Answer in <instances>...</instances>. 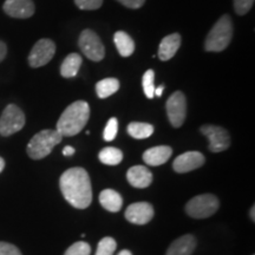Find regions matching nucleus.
I'll use <instances>...</instances> for the list:
<instances>
[{"label":"nucleus","mask_w":255,"mask_h":255,"mask_svg":"<svg viewBox=\"0 0 255 255\" xmlns=\"http://www.w3.org/2000/svg\"><path fill=\"white\" fill-rule=\"evenodd\" d=\"M60 190L72 207L85 209L92 201L91 181L83 168H70L62 174L59 180Z\"/></svg>","instance_id":"obj_1"},{"label":"nucleus","mask_w":255,"mask_h":255,"mask_svg":"<svg viewBox=\"0 0 255 255\" xmlns=\"http://www.w3.org/2000/svg\"><path fill=\"white\" fill-rule=\"evenodd\" d=\"M90 119V107L87 102L77 101L69 105L57 122V131L63 137L77 135Z\"/></svg>","instance_id":"obj_2"},{"label":"nucleus","mask_w":255,"mask_h":255,"mask_svg":"<svg viewBox=\"0 0 255 255\" xmlns=\"http://www.w3.org/2000/svg\"><path fill=\"white\" fill-rule=\"evenodd\" d=\"M233 23L228 14L222 15L216 21L205 41V50L208 52H221L232 41Z\"/></svg>","instance_id":"obj_3"},{"label":"nucleus","mask_w":255,"mask_h":255,"mask_svg":"<svg viewBox=\"0 0 255 255\" xmlns=\"http://www.w3.org/2000/svg\"><path fill=\"white\" fill-rule=\"evenodd\" d=\"M63 136L57 130H41L28 142L26 151L32 159H41L51 154L52 149L62 142Z\"/></svg>","instance_id":"obj_4"},{"label":"nucleus","mask_w":255,"mask_h":255,"mask_svg":"<svg viewBox=\"0 0 255 255\" xmlns=\"http://www.w3.org/2000/svg\"><path fill=\"white\" fill-rule=\"evenodd\" d=\"M219 199L212 194H203L193 197L186 206L187 214L194 219H207L219 209Z\"/></svg>","instance_id":"obj_5"},{"label":"nucleus","mask_w":255,"mask_h":255,"mask_svg":"<svg viewBox=\"0 0 255 255\" xmlns=\"http://www.w3.org/2000/svg\"><path fill=\"white\" fill-rule=\"evenodd\" d=\"M25 126V115L20 108L8 104L0 116V135L11 136L20 131Z\"/></svg>","instance_id":"obj_6"},{"label":"nucleus","mask_w":255,"mask_h":255,"mask_svg":"<svg viewBox=\"0 0 255 255\" xmlns=\"http://www.w3.org/2000/svg\"><path fill=\"white\" fill-rule=\"evenodd\" d=\"M78 45L84 56L92 62H101L105 56V47L101 38L92 30H84L78 39Z\"/></svg>","instance_id":"obj_7"},{"label":"nucleus","mask_w":255,"mask_h":255,"mask_svg":"<svg viewBox=\"0 0 255 255\" xmlns=\"http://www.w3.org/2000/svg\"><path fill=\"white\" fill-rule=\"evenodd\" d=\"M56 53V44L51 39L38 40L34 46L32 47L30 55H28V64L31 68H40L46 65Z\"/></svg>","instance_id":"obj_8"},{"label":"nucleus","mask_w":255,"mask_h":255,"mask_svg":"<svg viewBox=\"0 0 255 255\" xmlns=\"http://www.w3.org/2000/svg\"><path fill=\"white\" fill-rule=\"evenodd\" d=\"M167 115L174 128H180L187 116V101L183 92H174L167 101Z\"/></svg>","instance_id":"obj_9"},{"label":"nucleus","mask_w":255,"mask_h":255,"mask_svg":"<svg viewBox=\"0 0 255 255\" xmlns=\"http://www.w3.org/2000/svg\"><path fill=\"white\" fill-rule=\"evenodd\" d=\"M201 132L205 135L209 141V150L213 152H221L227 150L231 145V136L228 131L218 126H207L201 127Z\"/></svg>","instance_id":"obj_10"},{"label":"nucleus","mask_w":255,"mask_h":255,"mask_svg":"<svg viewBox=\"0 0 255 255\" xmlns=\"http://www.w3.org/2000/svg\"><path fill=\"white\" fill-rule=\"evenodd\" d=\"M154 218V208L148 202H136L128 207L126 219L133 225H146Z\"/></svg>","instance_id":"obj_11"},{"label":"nucleus","mask_w":255,"mask_h":255,"mask_svg":"<svg viewBox=\"0 0 255 255\" xmlns=\"http://www.w3.org/2000/svg\"><path fill=\"white\" fill-rule=\"evenodd\" d=\"M205 164V156L199 151H188L175 158L173 168L176 173L184 174L202 167Z\"/></svg>","instance_id":"obj_12"},{"label":"nucleus","mask_w":255,"mask_h":255,"mask_svg":"<svg viewBox=\"0 0 255 255\" xmlns=\"http://www.w3.org/2000/svg\"><path fill=\"white\" fill-rule=\"evenodd\" d=\"M4 12L12 18L26 19L34 13V4L32 0H6Z\"/></svg>","instance_id":"obj_13"},{"label":"nucleus","mask_w":255,"mask_h":255,"mask_svg":"<svg viewBox=\"0 0 255 255\" xmlns=\"http://www.w3.org/2000/svg\"><path fill=\"white\" fill-rule=\"evenodd\" d=\"M127 178L132 187L143 189V188L149 187L151 184L152 174L149 169L143 167V165H135L128 170Z\"/></svg>","instance_id":"obj_14"},{"label":"nucleus","mask_w":255,"mask_h":255,"mask_svg":"<svg viewBox=\"0 0 255 255\" xmlns=\"http://www.w3.org/2000/svg\"><path fill=\"white\" fill-rule=\"evenodd\" d=\"M173 155V149L168 145H158L154 148L148 149L143 154V161L151 167L164 164Z\"/></svg>","instance_id":"obj_15"},{"label":"nucleus","mask_w":255,"mask_h":255,"mask_svg":"<svg viewBox=\"0 0 255 255\" xmlns=\"http://www.w3.org/2000/svg\"><path fill=\"white\" fill-rule=\"evenodd\" d=\"M181 46V36L178 33H171L162 39L158 47V58L161 60H169L175 56Z\"/></svg>","instance_id":"obj_16"},{"label":"nucleus","mask_w":255,"mask_h":255,"mask_svg":"<svg viewBox=\"0 0 255 255\" xmlns=\"http://www.w3.org/2000/svg\"><path fill=\"white\" fill-rule=\"evenodd\" d=\"M196 247V239L194 235L187 234L175 240L168 248L165 255H191Z\"/></svg>","instance_id":"obj_17"},{"label":"nucleus","mask_w":255,"mask_h":255,"mask_svg":"<svg viewBox=\"0 0 255 255\" xmlns=\"http://www.w3.org/2000/svg\"><path fill=\"white\" fill-rule=\"evenodd\" d=\"M100 202L103 206V208L113 213L119 212L123 205L122 196L113 189H104L102 191L100 195Z\"/></svg>","instance_id":"obj_18"},{"label":"nucleus","mask_w":255,"mask_h":255,"mask_svg":"<svg viewBox=\"0 0 255 255\" xmlns=\"http://www.w3.org/2000/svg\"><path fill=\"white\" fill-rule=\"evenodd\" d=\"M83 63L82 57L78 53H70L66 56V58L63 60L62 65H60V75L64 78H71L77 75L81 65Z\"/></svg>","instance_id":"obj_19"},{"label":"nucleus","mask_w":255,"mask_h":255,"mask_svg":"<svg viewBox=\"0 0 255 255\" xmlns=\"http://www.w3.org/2000/svg\"><path fill=\"white\" fill-rule=\"evenodd\" d=\"M114 41L122 57L131 56L135 51V43H133L132 38L124 31L116 32L114 36Z\"/></svg>","instance_id":"obj_20"},{"label":"nucleus","mask_w":255,"mask_h":255,"mask_svg":"<svg viewBox=\"0 0 255 255\" xmlns=\"http://www.w3.org/2000/svg\"><path fill=\"white\" fill-rule=\"evenodd\" d=\"M120 90V81L116 78H104L96 84V92L100 98H108Z\"/></svg>","instance_id":"obj_21"},{"label":"nucleus","mask_w":255,"mask_h":255,"mask_svg":"<svg viewBox=\"0 0 255 255\" xmlns=\"http://www.w3.org/2000/svg\"><path fill=\"white\" fill-rule=\"evenodd\" d=\"M128 132L129 135L136 139L148 138L154 132V127L149 123L132 122L128 126Z\"/></svg>","instance_id":"obj_22"},{"label":"nucleus","mask_w":255,"mask_h":255,"mask_svg":"<svg viewBox=\"0 0 255 255\" xmlns=\"http://www.w3.org/2000/svg\"><path fill=\"white\" fill-rule=\"evenodd\" d=\"M98 158L104 164L117 165L122 162L123 152L120 149L114 148V146H108V148H104L103 150L100 151Z\"/></svg>","instance_id":"obj_23"},{"label":"nucleus","mask_w":255,"mask_h":255,"mask_svg":"<svg viewBox=\"0 0 255 255\" xmlns=\"http://www.w3.org/2000/svg\"><path fill=\"white\" fill-rule=\"evenodd\" d=\"M154 81H155L154 70H148V71H145L144 75H143L142 85H143V90H144L145 97L149 98V100H151V98L155 97L154 96V92H155Z\"/></svg>","instance_id":"obj_24"},{"label":"nucleus","mask_w":255,"mask_h":255,"mask_svg":"<svg viewBox=\"0 0 255 255\" xmlns=\"http://www.w3.org/2000/svg\"><path fill=\"white\" fill-rule=\"evenodd\" d=\"M117 248V244L115 241V239L107 237L103 238L100 241L97 246V252L96 255H113Z\"/></svg>","instance_id":"obj_25"},{"label":"nucleus","mask_w":255,"mask_h":255,"mask_svg":"<svg viewBox=\"0 0 255 255\" xmlns=\"http://www.w3.org/2000/svg\"><path fill=\"white\" fill-rule=\"evenodd\" d=\"M90 253L91 247L89 246V244L79 241L73 244L72 246H70L64 255H90Z\"/></svg>","instance_id":"obj_26"},{"label":"nucleus","mask_w":255,"mask_h":255,"mask_svg":"<svg viewBox=\"0 0 255 255\" xmlns=\"http://www.w3.org/2000/svg\"><path fill=\"white\" fill-rule=\"evenodd\" d=\"M117 130H119V121H117V119H115V117H113V119L108 121L107 127H105L104 129L103 137L105 141H114L115 137L117 135Z\"/></svg>","instance_id":"obj_27"},{"label":"nucleus","mask_w":255,"mask_h":255,"mask_svg":"<svg viewBox=\"0 0 255 255\" xmlns=\"http://www.w3.org/2000/svg\"><path fill=\"white\" fill-rule=\"evenodd\" d=\"M75 2L79 9L94 11V9L101 7L103 4V0H75Z\"/></svg>","instance_id":"obj_28"},{"label":"nucleus","mask_w":255,"mask_h":255,"mask_svg":"<svg viewBox=\"0 0 255 255\" xmlns=\"http://www.w3.org/2000/svg\"><path fill=\"white\" fill-rule=\"evenodd\" d=\"M254 0H234V9L239 15H244L251 11Z\"/></svg>","instance_id":"obj_29"},{"label":"nucleus","mask_w":255,"mask_h":255,"mask_svg":"<svg viewBox=\"0 0 255 255\" xmlns=\"http://www.w3.org/2000/svg\"><path fill=\"white\" fill-rule=\"evenodd\" d=\"M0 255H21V252L14 245L0 242Z\"/></svg>","instance_id":"obj_30"},{"label":"nucleus","mask_w":255,"mask_h":255,"mask_svg":"<svg viewBox=\"0 0 255 255\" xmlns=\"http://www.w3.org/2000/svg\"><path fill=\"white\" fill-rule=\"evenodd\" d=\"M117 1L121 2V4L126 6L128 8L136 9V8L142 7V6L144 5L145 0H117Z\"/></svg>","instance_id":"obj_31"},{"label":"nucleus","mask_w":255,"mask_h":255,"mask_svg":"<svg viewBox=\"0 0 255 255\" xmlns=\"http://www.w3.org/2000/svg\"><path fill=\"white\" fill-rule=\"evenodd\" d=\"M6 53H7V47H6V44L4 41L0 40V63L5 59Z\"/></svg>","instance_id":"obj_32"},{"label":"nucleus","mask_w":255,"mask_h":255,"mask_svg":"<svg viewBox=\"0 0 255 255\" xmlns=\"http://www.w3.org/2000/svg\"><path fill=\"white\" fill-rule=\"evenodd\" d=\"M73 154H75V148H72V146L66 145L65 148L63 149V155L64 156H72Z\"/></svg>","instance_id":"obj_33"},{"label":"nucleus","mask_w":255,"mask_h":255,"mask_svg":"<svg viewBox=\"0 0 255 255\" xmlns=\"http://www.w3.org/2000/svg\"><path fill=\"white\" fill-rule=\"evenodd\" d=\"M164 90V85H159L158 88L155 89V92H154V96H157V97H161L162 96V92Z\"/></svg>","instance_id":"obj_34"},{"label":"nucleus","mask_w":255,"mask_h":255,"mask_svg":"<svg viewBox=\"0 0 255 255\" xmlns=\"http://www.w3.org/2000/svg\"><path fill=\"white\" fill-rule=\"evenodd\" d=\"M4 168H5V161H4V158L0 157V173L4 170Z\"/></svg>","instance_id":"obj_35"},{"label":"nucleus","mask_w":255,"mask_h":255,"mask_svg":"<svg viewBox=\"0 0 255 255\" xmlns=\"http://www.w3.org/2000/svg\"><path fill=\"white\" fill-rule=\"evenodd\" d=\"M254 212H255V207L253 206L252 207V209H251V218H252V221H255V214H254Z\"/></svg>","instance_id":"obj_36"},{"label":"nucleus","mask_w":255,"mask_h":255,"mask_svg":"<svg viewBox=\"0 0 255 255\" xmlns=\"http://www.w3.org/2000/svg\"><path fill=\"white\" fill-rule=\"evenodd\" d=\"M119 255H132V254H131V252H130V251L124 250V251H122V252H120Z\"/></svg>","instance_id":"obj_37"}]
</instances>
